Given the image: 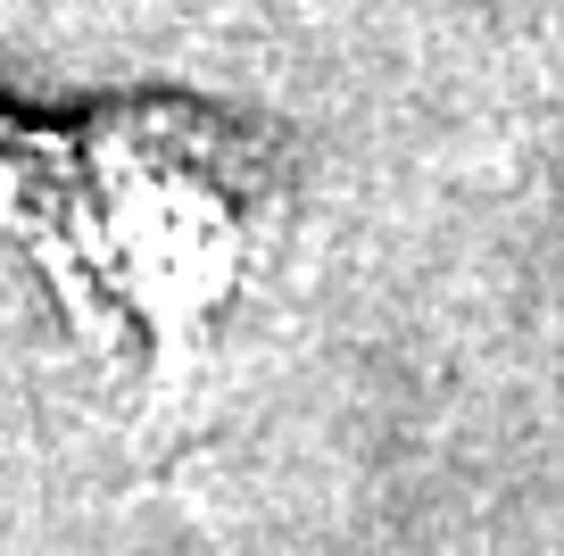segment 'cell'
Segmentation results:
<instances>
[{"mask_svg":"<svg viewBox=\"0 0 564 556\" xmlns=\"http://www.w3.org/2000/svg\"><path fill=\"white\" fill-rule=\"evenodd\" d=\"M241 200L232 150H199L192 133H166V117L117 125L84 158L91 275L108 266V291L150 324H192L249 258Z\"/></svg>","mask_w":564,"mask_h":556,"instance_id":"obj_1","label":"cell"}]
</instances>
